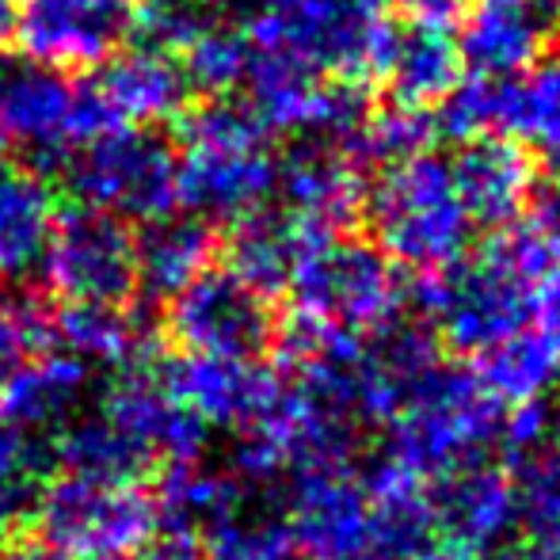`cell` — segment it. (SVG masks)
<instances>
[{
    "label": "cell",
    "instance_id": "obj_1",
    "mask_svg": "<svg viewBox=\"0 0 560 560\" xmlns=\"http://www.w3.org/2000/svg\"><path fill=\"white\" fill-rule=\"evenodd\" d=\"M420 279L416 298L435 325V339L462 354H485L500 339L557 317L560 229L538 218L515 222L480 256Z\"/></svg>",
    "mask_w": 560,
    "mask_h": 560
},
{
    "label": "cell",
    "instance_id": "obj_2",
    "mask_svg": "<svg viewBox=\"0 0 560 560\" xmlns=\"http://www.w3.org/2000/svg\"><path fill=\"white\" fill-rule=\"evenodd\" d=\"M374 244L416 275H435L465 259L472 222L457 199L450 164L435 153H416L397 161L366 187L362 207Z\"/></svg>",
    "mask_w": 560,
    "mask_h": 560
},
{
    "label": "cell",
    "instance_id": "obj_3",
    "mask_svg": "<svg viewBox=\"0 0 560 560\" xmlns=\"http://www.w3.org/2000/svg\"><path fill=\"white\" fill-rule=\"evenodd\" d=\"M503 405L480 385L477 374L439 366L405 400L389 428V454L420 469L423 477H446L472 462H485L500 443Z\"/></svg>",
    "mask_w": 560,
    "mask_h": 560
},
{
    "label": "cell",
    "instance_id": "obj_4",
    "mask_svg": "<svg viewBox=\"0 0 560 560\" xmlns=\"http://www.w3.org/2000/svg\"><path fill=\"white\" fill-rule=\"evenodd\" d=\"M179 153L153 126H115L69 153L61 176L81 207H96L122 222H153L176 210Z\"/></svg>",
    "mask_w": 560,
    "mask_h": 560
},
{
    "label": "cell",
    "instance_id": "obj_5",
    "mask_svg": "<svg viewBox=\"0 0 560 560\" xmlns=\"http://www.w3.org/2000/svg\"><path fill=\"white\" fill-rule=\"evenodd\" d=\"M294 310L332 320L359 336H374L397 325L408 302V290L397 264L377 244L320 236L290 279Z\"/></svg>",
    "mask_w": 560,
    "mask_h": 560
},
{
    "label": "cell",
    "instance_id": "obj_6",
    "mask_svg": "<svg viewBox=\"0 0 560 560\" xmlns=\"http://www.w3.org/2000/svg\"><path fill=\"white\" fill-rule=\"evenodd\" d=\"M38 538L69 557L138 553L156 534L153 495L138 485H100L84 477H61L43 485L35 503Z\"/></svg>",
    "mask_w": 560,
    "mask_h": 560
},
{
    "label": "cell",
    "instance_id": "obj_7",
    "mask_svg": "<svg viewBox=\"0 0 560 560\" xmlns=\"http://www.w3.org/2000/svg\"><path fill=\"white\" fill-rule=\"evenodd\" d=\"M38 271L61 302L126 305L138 287L133 229L96 207H77L54 218V233Z\"/></svg>",
    "mask_w": 560,
    "mask_h": 560
},
{
    "label": "cell",
    "instance_id": "obj_8",
    "mask_svg": "<svg viewBox=\"0 0 560 560\" xmlns=\"http://www.w3.org/2000/svg\"><path fill=\"white\" fill-rule=\"evenodd\" d=\"M168 305V332L187 354L256 362L275 339L267 298L236 279L229 267H207Z\"/></svg>",
    "mask_w": 560,
    "mask_h": 560
},
{
    "label": "cell",
    "instance_id": "obj_9",
    "mask_svg": "<svg viewBox=\"0 0 560 560\" xmlns=\"http://www.w3.org/2000/svg\"><path fill=\"white\" fill-rule=\"evenodd\" d=\"M73 81L61 69L35 61L27 54H0V122L15 145L27 153V172L61 176L73 153L69 138Z\"/></svg>",
    "mask_w": 560,
    "mask_h": 560
},
{
    "label": "cell",
    "instance_id": "obj_10",
    "mask_svg": "<svg viewBox=\"0 0 560 560\" xmlns=\"http://www.w3.org/2000/svg\"><path fill=\"white\" fill-rule=\"evenodd\" d=\"M130 0H23L15 43L54 69H96L130 38Z\"/></svg>",
    "mask_w": 560,
    "mask_h": 560
},
{
    "label": "cell",
    "instance_id": "obj_11",
    "mask_svg": "<svg viewBox=\"0 0 560 560\" xmlns=\"http://www.w3.org/2000/svg\"><path fill=\"white\" fill-rule=\"evenodd\" d=\"M282 511H287L298 553L310 560L374 557V518H370L366 488L347 472V465L294 477V492Z\"/></svg>",
    "mask_w": 560,
    "mask_h": 560
},
{
    "label": "cell",
    "instance_id": "obj_12",
    "mask_svg": "<svg viewBox=\"0 0 560 560\" xmlns=\"http://www.w3.org/2000/svg\"><path fill=\"white\" fill-rule=\"evenodd\" d=\"M275 191L294 218L320 233H339L354 225L366 207V172L336 141L298 138L275 161Z\"/></svg>",
    "mask_w": 560,
    "mask_h": 560
},
{
    "label": "cell",
    "instance_id": "obj_13",
    "mask_svg": "<svg viewBox=\"0 0 560 560\" xmlns=\"http://www.w3.org/2000/svg\"><path fill=\"white\" fill-rule=\"evenodd\" d=\"M275 191L267 145H184L176 164V207L218 225L252 214Z\"/></svg>",
    "mask_w": 560,
    "mask_h": 560
},
{
    "label": "cell",
    "instance_id": "obj_14",
    "mask_svg": "<svg viewBox=\"0 0 560 560\" xmlns=\"http://www.w3.org/2000/svg\"><path fill=\"white\" fill-rule=\"evenodd\" d=\"M557 31L560 12L553 0H469L457 46L472 73L515 81L546 61Z\"/></svg>",
    "mask_w": 560,
    "mask_h": 560
},
{
    "label": "cell",
    "instance_id": "obj_15",
    "mask_svg": "<svg viewBox=\"0 0 560 560\" xmlns=\"http://www.w3.org/2000/svg\"><path fill=\"white\" fill-rule=\"evenodd\" d=\"M450 176L472 229H508L523 222L538 195V161L511 133H480L462 141L450 161Z\"/></svg>",
    "mask_w": 560,
    "mask_h": 560
},
{
    "label": "cell",
    "instance_id": "obj_16",
    "mask_svg": "<svg viewBox=\"0 0 560 560\" xmlns=\"http://www.w3.org/2000/svg\"><path fill=\"white\" fill-rule=\"evenodd\" d=\"M100 408L112 416L118 428L130 431L156 462L168 457V465L199 462L210 446V431H214L184 400L172 397L168 385L156 374V366H145V362L122 366V374L107 385Z\"/></svg>",
    "mask_w": 560,
    "mask_h": 560
},
{
    "label": "cell",
    "instance_id": "obj_17",
    "mask_svg": "<svg viewBox=\"0 0 560 560\" xmlns=\"http://www.w3.org/2000/svg\"><path fill=\"white\" fill-rule=\"evenodd\" d=\"M156 374L176 400H184L210 428L244 431L279 389V374H267L248 359L176 354L156 362Z\"/></svg>",
    "mask_w": 560,
    "mask_h": 560
},
{
    "label": "cell",
    "instance_id": "obj_18",
    "mask_svg": "<svg viewBox=\"0 0 560 560\" xmlns=\"http://www.w3.org/2000/svg\"><path fill=\"white\" fill-rule=\"evenodd\" d=\"M435 526L469 557L500 549L518 526V477L488 462L446 472L435 492Z\"/></svg>",
    "mask_w": 560,
    "mask_h": 560
},
{
    "label": "cell",
    "instance_id": "obj_19",
    "mask_svg": "<svg viewBox=\"0 0 560 560\" xmlns=\"http://www.w3.org/2000/svg\"><path fill=\"white\" fill-rule=\"evenodd\" d=\"M439 366L443 359H439V339L431 328L397 320V325L374 332V343L362 351L351 377L354 420L385 428Z\"/></svg>",
    "mask_w": 560,
    "mask_h": 560
},
{
    "label": "cell",
    "instance_id": "obj_20",
    "mask_svg": "<svg viewBox=\"0 0 560 560\" xmlns=\"http://www.w3.org/2000/svg\"><path fill=\"white\" fill-rule=\"evenodd\" d=\"M89 81L107 100L118 126L164 122V118H176L191 100V84L176 54L149 50V46L112 54Z\"/></svg>",
    "mask_w": 560,
    "mask_h": 560
},
{
    "label": "cell",
    "instance_id": "obj_21",
    "mask_svg": "<svg viewBox=\"0 0 560 560\" xmlns=\"http://www.w3.org/2000/svg\"><path fill=\"white\" fill-rule=\"evenodd\" d=\"M96 370L66 351H46L43 359H27L0 389V420L43 435L61 431L73 416L84 412L92 397Z\"/></svg>",
    "mask_w": 560,
    "mask_h": 560
},
{
    "label": "cell",
    "instance_id": "obj_22",
    "mask_svg": "<svg viewBox=\"0 0 560 560\" xmlns=\"http://www.w3.org/2000/svg\"><path fill=\"white\" fill-rule=\"evenodd\" d=\"M320 236L336 233H320V229L305 225L290 210L259 207L233 222V233H229V271L241 282H248L256 294H282V290H290V279H294L305 252Z\"/></svg>",
    "mask_w": 560,
    "mask_h": 560
},
{
    "label": "cell",
    "instance_id": "obj_23",
    "mask_svg": "<svg viewBox=\"0 0 560 560\" xmlns=\"http://www.w3.org/2000/svg\"><path fill=\"white\" fill-rule=\"evenodd\" d=\"M218 252L214 225L195 214H161L133 233V271L149 305H164L210 267Z\"/></svg>",
    "mask_w": 560,
    "mask_h": 560
},
{
    "label": "cell",
    "instance_id": "obj_24",
    "mask_svg": "<svg viewBox=\"0 0 560 560\" xmlns=\"http://www.w3.org/2000/svg\"><path fill=\"white\" fill-rule=\"evenodd\" d=\"M370 518H374V557H405L416 546L431 541L435 530V488L431 477L385 454L370 465L366 480Z\"/></svg>",
    "mask_w": 560,
    "mask_h": 560
},
{
    "label": "cell",
    "instance_id": "obj_25",
    "mask_svg": "<svg viewBox=\"0 0 560 560\" xmlns=\"http://www.w3.org/2000/svg\"><path fill=\"white\" fill-rule=\"evenodd\" d=\"M462 46L450 35L446 23L412 20L393 31L382 81H389L393 100H400V104L431 107L462 81Z\"/></svg>",
    "mask_w": 560,
    "mask_h": 560
},
{
    "label": "cell",
    "instance_id": "obj_26",
    "mask_svg": "<svg viewBox=\"0 0 560 560\" xmlns=\"http://www.w3.org/2000/svg\"><path fill=\"white\" fill-rule=\"evenodd\" d=\"M54 218L58 210L46 179L0 164V287H15L43 267Z\"/></svg>",
    "mask_w": 560,
    "mask_h": 560
},
{
    "label": "cell",
    "instance_id": "obj_27",
    "mask_svg": "<svg viewBox=\"0 0 560 560\" xmlns=\"http://www.w3.org/2000/svg\"><path fill=\"white\" fill-rule=\"evenodd\" d=\"M46 343L92 370L133 366L149 347V325L122 305L66 302L54 317H46Z\"/></svg>",
    "mask_w": 560,
    "mask_h": 560
},
{
    "label": "cell",
    "instance_id": "obj_28",
    "mask_svg": "<svg viewBox=\"0 0 560 560\" xmlns=\"http://www.w3.org/2000/svg\"><path fill=\"white\" fill-rule=\"evenodd\" d=\"M50 454L69 477L100 480V485H138L156 465V457L130 431L118 428L104 408L73 416L58 431Z\"/></svg>",
    "mask_w": 560,
    "mask_h": 560
},
{
    "label": "cell",
    "instance_id": "obj_29",
    "mask_svg": "<svg viewBox=\"0 0 560 560\" xmlns=\"http://www.w3.org/2000/svg\"><path fill=\"white\" fill-rule=\"evenodd\" d=\"M244 84H248L244 104L259 115L267 133H298V138L310 133L313 112H317L320 73L305 66L298 54L282 50V46H252Z\"/></svg>",
    "mask_w": 560,
    "mask_h": 560
},
{
    "label": "cell",
    "instance_id": "obj_30",
    "mask_svg": "<svg viewBox=\"0 0 560 560\" xmlns=\"http://www.w3.org/2000/svg\"><path fill=\"white\" fill-rule=\"evenodd\" d=\"M252 488L233 469L199 462H172L153 495L156 526L176 534H207L222 515L236 508Z\"/></svg>",
    "mask_w": 560,
    "mask_h": 560
},
{
    "label": "cell",
    "instance_id": "obj_31",
    "mask_svg": "<svg viewBox=\"0 0 560 560\" xmlns=\"http://www.w3.org/2000/svg\"><path fill=\"white\" fill-rule=\"evenodd\" d=\"M477 359H480V366H477L480 385L508 408L526 405V400H541L560 377L549 328L515 332V336L500 339L495 347H488Z\"/></svg>",
    "mask_w": 560,
    "mask_h": 560
},
{
    "label": "cell",
    "instance_id": "obj_32",
    "mask_svg": "<svg viewBox=\"0 0 560 560\" xmlns=\"http://www.w3.org/2000/svg\"><path fill=\"white\" fill-rule=\"evenodd\" d=\"M199 541L207 549V560H294L298 557L287 511L267 500H252V495H244Z\"/></svg>",
    "mask_w": 560,
    "mask_h": 560
},
{
    "label": "cell",
    "instance_id": "obj_33",
    "mask_svg": "<svg viewBox=\"0 0 560 560\" xmlns=\"http://www.w3.org/2000/svg\"><path fill=\"white\" fill-rule=\"evenodd\" d=\"M54 462L43 435L0 420V541H8L31 515L46 485V465Z\"/></svg>",
    "mask_w": 560,
    "mask_h": 560
},
{
    "label": "cell",
    "instance_id": "obj_34",
    "mask_svg": "<svg viewBox=\"0 0 560 560\" xmlns=\"http://www.w3.org/2000/svg\"><path fill=\"white\" fill-rule=\"evenodd\" d=\"M435 118H431L428 107H412V104H393L385 107H370L362 126L354 130V138L347 141V153L366 168V164H389L408 161L416 153H428L431 141H435Z\"/></svg>",
    "mask_w": 560,
    "mask_h": 560
},
{
    "label": "cell",
    "instance_id": "obj_35",
    "mask_svg": "<svg viewBox=\"0 0 560 560\" xmlns=\"http://www.w3.org/2000/svg\"><path fill=\"white\" fill-rule=\"evenodd\" d=\"M511 104H515V81L472 73L439 100V112L431 118H435V133L462 145L480 133H511Z\"/></svg>",
    "mask_w": 560,
    "mask_h": 560
},
{
    "label": "cell",
    "instance_id": "obj_36",
    "mask_svg": "<svg viewBox=\"0 0 560 560\" xmlns=\"http://www.w3.org/2000/svg\"><path fill=\"white\" fill-rule=\"evenodd\" d=\"M252 61V43L244 27L214 20L191 46L184 50V77L191 92L202 96H233L236 84H244Z\"/></svg>",
    "mask_w": 560,
    "mask_h": 560
},
{
    "label": "cell",
    "instance_id": "obj_37",
    "mask_svg": "<svg viewBox=\"0 0 560 560\" xmlns=\"http://www.w3.org/2000/svg\"><path fill=\"white\" fill-rule=\"evenodd\" d=\"M511 133H523L560 176V58L538 61L526 81H515Z\"/></svg>",
    "mask_w": 560,
    "mask_h": 560
},
{
    "label": "cell",
    "instance_id": "obj_38",
    "mask_svg": "<svg viewBox=\"0 0 560 560\" xmlns=\"http://www.w3.org/2000/svg\"><path fill=\"white\" fill-rule=\"evenodd\" d=\"M214 20H222L214 0H141L133 8L130 35L149 50L184 54Z\"/></svg>",
    "mask_w": 560,
    "mask_h": 560
},
{
    "label": "cell",
    "instance_id": "obj_39",
    "mask_svg": "<svg viewBox=\"0 0 560 560\" xmlns=\"http://www.w3.org/2000/svg\"><path fill=\"white\" fill-rule=\"evenodd\" d=\"M518 477V526L530 534V549L560 560V472L549 462H523Z\"/></svg>",
    "mask_w": 560,
    "mask_h": 560
},
{
    "label": "cell",
    "instance_id": "obj_40",
    "mask_svg": "<svg viewBox=\"0 0 560 560\" xmlns=\"http://www.w3.org/2000/svg\"><path fill=\"white\" fill-rule=\"evenodd\" d=\"M38 343H46V310L31 294H15V287H4L0 290V389Z\"/></svg>",
    "mask_w": 560,
    "mask_h": 560
},
{
    "label": "cell",
    "instance_id": "obj_41",
    "mask_svg": "<svg viewBox=\"0 0 560 560\" xmlns=\"http://www.w3.org/2000/svg\"><path fill=\"white\" fill-rule=\"evenodd\" d=\"M549 435V408L546 400H526V405L503 408L500 423V443L508 446V454L515 462H530L538 454V446H546Z\"/></svg>",
    "mask_w": 560,
    "mask_h": 560
},
{
    "label": "cell",
    "instance_id": "obj_42",
    "mask_svg": "<svg viewBox=\"0 0 560 560\" xmlns=\"http://www.w3.org/2000/svg\"><path fill=\"white\" fill-rule=\"evenodd\" d=\"M138 560H207V549L195 534H176V530H164L161 538H149L141 546Z\"/></svg>",
    "mask_w": 560,
    "mask_h": 560
},
{
    "label": "cell",
    "instance_id": "obj_43",
    "mask_svg": "<svg viewBox=\"0 0 560 560\" xmlns=\"http://www.w3.org/2000/svg\"><path fill=\"white\" fill-rule=\"evenodd\" d=\"M412 20H423V23H454L457 15H465L469 0H397Z\"/></svg>",
    "mask_w": 560,
    "mask_h": 560
},
{
    "label": "cell",
    "instance_id": "obj_44",
    "mask_svg": "<svg viewBox=\"0 0 560 560\" xmlns=\"http://www.w3.org/2000/svg\"><path fill=\"white\" fill-rule=\"evenodd\" d=\"M0 560H77V557H69L66 549L50 546L46 538H20V541H8Z\"/></svg>",
    "mask_w": 560,
    "mask_h": 560
},
{
    "label": "cell",
    "instance_id": "obj_45",
    "mask_svg": "<svg viewBox=\"0 0 560 560\" xmlns=\"http://www.w3.org/2000/svg\"><path fill=\"white\" fill-rule=\"evenodd\" d=\"M400 560H477V557L462 553V549L450 546V541H423V546H416L412 553H405Z\"/></svg>",
    "mask_w": 560,
    "mask_h": 560
},
{
    "label": "cell",
    "instance_id": "obj_46",
    "mask_svg": "<svg viewBox=\"0 0 560 560\" xmlns=\"http://www.w3.org/2000/svg\"><path fill=\"white\" fill-rule=\"evenodd\" d=\"M15 12H20L15 0H0V54H4V46L15 38Z\"/></svg>",
    "mask_w": 560,
    "mask_h": 560
},
{
    "label": "cell",
    "instance_id": "obj_47",
    "mask_svg": "<svg viewBox=\"0 0 560 560\" xmlns=\"http://www.w3.org/2000/svg\"><path fill=\"white\" fill-rule=\"evenodd\" d=\"M546 446H549V465L560 472V408L549 412V435H546Z\"/></svg>",
    "mask_w": 560,
    "mask_h": 560
},
{
    "label": "cell",
    "instance_id": "obj_48",
    "mask_svg": "<svg viewBox=\"0 0 560 560\" xmlns=\"http://www.w3.org/2000/svg\"><path fill=\"white\" fill-rule=\"evenodd\" d=\"M500 560H553V557L538 553V549H511V553H503Z\"/></svg>",
    "mask_w": 560,
    "mask_h": 560
},
{
    "label": "cell",
    "instance_id": "obj_49",
    "mask_svg": "<svg viewBox=\"0 0 560 560\" xmlns=\"http://www.w3.org/2000/svg\"><path fill=\"white\" fill-rule=\"evenodd\" d=\"M12 149H15V141H12V133H8V126L0 122V164L12 156Z\"/></svg>",
    "mask_w": 560,
    "mask_h": 560
},
{
    "label": "cell",
    "instance_id": "obj_50",
    "mask_svg": "<svg viewBox=\"0 0 560 560\" xmlns=\"http://www.w3.org/2000/svg\"><path fill=\"white\" fill-rule=\"evenodd\" d=\"M549 325H553V328H549V336H553V351H557V366H560V310H557V317L549 320Z\"/></svg>",
    "mask_w": 560,
    "mask_h": 560
},
{
    "label": "cell",
    "instance_id": "obj_51",
    "mask_svg": "<svg viewBox=\"0 0 560 560\" xmlns=\"http://www.w3.org/2000/svg\"><path fill=\"white\" fill-rule=\"evenodd\" d=\"M77 560H133L130 553H104V557H77Z\"/></svg>",
    "mask_w": 560,
    "mask_h": 560
},
{
    "label": "cell",
    "instance_id": "obj_52",
    "mask_svg": "<svg viewBox=\"0 0 560 560\" xmlns=\"http://www.w3.org/2000/svg\"><path fill=\"white\" fill-rule=\"evenodd\" d=\"M553 8H557V12H560V0H553Z\"/></svg>",
    "mask_w": 560,
    "mask_h": 560
},
{
    "label": "cell",
    "instance_id": "obj_53",
    "mask_svg": "<svg viewBox=\"0 0 560 560\" xmlns=\"http://www.w3.org/2000/svg\"><path fill=\"white\" fill-rule=\"evenodd\" d=\"M359 560H374V557H359Z\"/></svg>",
    "mask_w": 560,
    "mask_h": 560
}]
</instances>
